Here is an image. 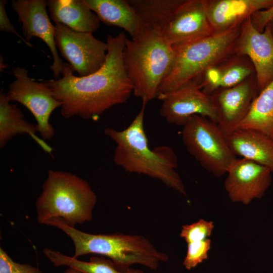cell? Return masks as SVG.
Masks as SVG:
<instances>
[{
  "label": "cell",
  "mask_w": 273,
  "mask_h": 273,
  "mask_svg": "<svg viewBox=\"0 0 273 273\" xmlns=\"http://www.w3.org/2000/svg\"><path fill=\"white\" fill-rule=\"evenodd\" d=\"M126 38L123 32L115 36L108 35L106 61L95 73L77 76L70 65L64 63L62 77L43 81L61 103L63 117L97 120L108 109L128 100L133 86L123 64Z\"/></svg>",
  "instance_id": "1"
},
{
  "label": "cell",
  "mask_w": 273,
  "mask_h": 273,
  "mask_svg": "<svg viewBox=\"0 0 273 273\" xmlns=\"http://www.w3.org/2000/svg\"><path fill=\"white\" fill-rule=\"evenodd\" d=\"M145 106L142 104L138 114L124 129L104 130L105 134L116 144L113 161L125 171L159 179L187 196L184 185L176 171L178 160L175 153L168 146L151 149L149 146L144 125Z\"/></svg>",
  "instance_id": "2"
},
{
  "label": "cell",
  "mask_w": 273,
  "mask_h": 273,
  "mask_svg": "<svg viewBox=\"0 0 273 273\" xmlns=\"http://www.w3.org/2000/svg\"><path fill=\"white\" fill-rule=\"evenodd\" d=\"M175 50L163 33L145 29L125 39L124 66L133 86V94L146 105L157 97L159 87L172 68Z\"/></svg>",
  "instance_id": "3"
},
{
  "label": "cell",
  "mask_w": 273,
  "mask_h": 273,
  "mask_svg": "<svg viewBox=\"0 0 273 273\" xmlns=\"http://www.w3.org/2000/svg\"><path fill=\"white\" fill-rule=\"evenodd\" d=\"M44 224L59 229L69 237L74 246L73 257L75 258L95 254L106 256L124 268L139 264L152 270L168 260L166 254L158 251L142 235L86 233L69 226L60 218L50 219Z\"/></svg>",
  "instance_id": "4"
},
{
  "label": "cell",
  "mask_w": 273,
  "mask_h": 273,
  "mask_svg": "<svg viewBox=\"0 0 273 273\" xmlns=\"http://www.w3.org/2000/svg\"><path fill=\"white\" fill-rule=\"evenodd\" d=\"M42 188L36 202L39 223L60 218L75 227L92 220L97 197L85 180L70 172L50 169Z\"/></svg>",
  "instance_id": "5"
},
{
  "label": "cell",
  "mask_w": 273,
  "mask_h": 273,
  "mask_svg": "<svg viewBox=\"0 0 273 273\" xmlns=\"http://www.w3.org/2000/svg\"><path fill=\"white\" fill-rule=\"evenodd\" d=\"M241 26L173 47L175 50L173 65L161 83L157 95L175 90L193 80L207 68L232 55Z\"/></svg>",
  "instance_id": "6"
},
{
  "label": "cell",
  "mask_w": 273,
  "mask_h": 273,
  "mask_svg": "<svg viewBox=\"0 0 273 273\" xmlns=\"http://www.w3.org/2000/svg\"><path fill=\"white\" fill-rule=\"evenodd\" d=\"M183 127L182 141L200 165L216 177L227 173L237 157L217 124L196 115Z\"/></svg>",
  "instance_id": "7"
},
{
  "label": "cell",
  "mask_w": 273,
  "mask_h": 273,
  "mask_svg": "<svg viewBox=\"0 0 273 273\" xmlns=\"http://www.w3.org/2000/svg\"><path fill=\"white\" fill-rule=\"evenodd\" d=\"M15 79L9 86L6 95L10 100L20 103L32 113L36 121L35 125L43 140H49L55 134L50 123L52 112L61 104L53 96L50 87L43 81H35L28 75V70L17 67L12 70Z\"/></svg>",
  "instance_id": "8"
},
{
  "label": "cell",
  "mask_w": 273,
  "mask_h": 273,
  "mask_svg": "<svg viewBox=\"0 0 273 273\" xmlns=\"http://www.w3.org/2000/svg\"><path fill=\"white\" fill-rule=\"evenodd\" d=\"M55 30L56 46L73 72L86 76L103 66L108 51L107 42L97 39L92 33L75 31L61 24H55Z\"/></svg>",
  "instance_id": "9"
},
{
  "label": "cell",
  "mask_w": 273,
  "mask_h": 273,
  "mask_svg": "<svg viewBox=\"0 0 273 273\" xmlns=\"http://www.w3.org/2000/svg\"><path fill=\"white\" fill-rule=\"evenodd\" d=\"M160 113L170 123L184 126L194 115L205 116L217 123L211 97L190 81L172 91L159 94Z\"/></svg>",
  "instance_id": "10"
},
{
  "label": "cell",
  "mask_w": 273,
  "mask_h": 273,
  "mask_svg": "<svg viewBox=\"0 0 273 273\" xmlns=\"http://www.w3.org/2000/svg\"><path fill=\"white\" fill-rule=\"evenodd\" d=\"M233 53L252 63L259 93L273 80V36L267 25L263 32L253 26L250 17L242 24Z\"/></svg>",
  "instance_id": "11"
},
{
  "label": "cell",
  "mask_w": 273,
  "mask_h": 273,
  "mask_svg": "<svg viewBox=\"0 0 273 273\" xmlns=\"http://www.w3.org/2000/svg\"><path fill=\"white\" fill-rule=\"evenodd\" d=\"M256 75L241 83L210 95L217 124L226 135L238 129L258 95Z\"/></svg>",
  "instance_id": "12"
},
{
  "label": "cell",
  "mask_w": 273,
  "mask_h": 273,
  "mask_svg": "<svg viewBox=\"0 0 273 273\" xmlns=\"http://www.w3.org/2000/svg\"><path fill=\"white\" fill-rule=\"evenodd\" d=\"M224 181L229 197L234 202L247 204L261 198L271 183V171L252 161L237 158L230 166Z\"/></svg>",
  "instance_id": "13"
},
{
  "label": "cell",
  "mask_w": 273,
  "mask_h": 273,
  "mask_svg": "<svg viewBox=\"0 0 273 273\" xmlns=\"http://www.w3.org/2000/svg\"><path fill=\"white\" fill-rule=\"evenodd\" d=\"M11 5L17 14L18 21L22 23L25 39L28 42L33 37H37L46 43L53 57L50 68L55 79L60 78L64 63L59 57L57 49L55 25L51 23L47 12V1H12Z\"/></svg>",
  "instance_id": "14"
},
{
  "label": "cell",
  "mask_w": 273,
  "mask_h": 273,
  "mask_svg": "<svg viewBox=\"0 0 273 273\" xmlns=\"http://www.w3.org/2000/svg\"><path fill=\"white\" fill-rule=\"evenodd\" d=\"M213 34L203 0H184L163 33L173 48Z\"/></svg>",
  "instance_id": "15"
},
{
  "label": "cell",
  "mask_w": 273,
  "mask_h": 273,
  "mask_svg": "<svg viewBox=\"0 0 273 273\" xmlns=\"http://www.w3.org/2000/svg\"><path fill=\"white\" fill-rule=\"evenodd\" d=\"M255 75L250 59L234 53L192 80L208 95L235 86Z\"/></svg>",
  "instance_id": "16"
},
{
  "label": "cell",
  "mask_w": 273,
  "mask_h": 273,
  "mask_svg": "<svg viewBox=\"0 0 273 273\" xmlns=\"http://www.w3.org/2000/svg\"><path fill=\"white\" fill-rule=\"evenodd\" d=\"M213 33L241 26L255 12L269 8L273 0H203Z\"/></svg>",
  "instance_id": "17"
},
{
  "label": "cell",
  "mask_w": 273,
  "mask_h": 273,
  "mask_svg": "<svg viewBox=\"0 0 273 273\" xmlns=\"http://www.w3.org/2000/svg\"><path fill=\"white\" fill-rule=\"evenodd\" d=\"M226 138L236 156L263 165L273 173V139L255 130L240 128Z\"/></svg>",
  "instance_id": "18"
},
{
  "label": "cell",
  "mask_w": 273,
  "mask_h": 273,
  "mask_svg": "<svg viewBox=\"0 0 273 273\" xmlns=\"http://www.w3.org/2000/svg\"><path fill=\"white\" fill-rule=\"evenodd\" d=\"M47 6L52 19L77 32L93 33L100 21L83 0H49Z\"/></svg>",
  "instance_id": "19"
},
{
  "label": "cell",
  "mask_w": 273,
  "mask_h": 273,
  "mask_svg": "<svg viewBox=\"0 0 273 273\" xmlns=\"http://www.w3.org/2000/svg\"><path fill=\"white\" fill-rule=\"evenodd\" d=\"M100 21L123 29L131 39L144 29L140 20L127 0H83Z\"/></svg>",
  "instance_id": "20"
},
{
  "label": "cell",
  "mask_w": 273,
  "mask_h": 273,
  "mask_svg": "<svg viewBox=\"0 0 273 273\" xmlns=\"http://www.w3.org/2000/svg\"><path fill=\"white\" fill-rule=\"evenodd\" d=\"M35 125L24 119L21 110L11 101L2 89L0 93V148L17 134H27L46 153L52 154L53 149L38 137Z\"/></svg>",
  "instance_id": "21"
},
{
  "label": "cell",
  "mask_w": 273,
  "mask_h": 273,
  "mask_svg": "<svg viewBox=\"0 0 273 273\" xmlns=\"http://www.w3.org/2000/svg\"><path fill=\"white\" fill-rule=\"evenodd\" d=\"M143 28L163 33L184 0H127Z\"/></svg>",
  "instance_id": "22"
},
{
  "label": "cell",
  "mask_w": 273,
  "mask_h": 273,
  "mask_svg": "<svg viewBox=\"0 0 273 273\" xmlns=\"http://www.w3.org/2000/svg\"><path fill=\"white\" fill-rule=\"evenodd\" d=\"M239 128L255 130L273 139V80L255 98Z\"/></svg>",
  "instance_id": "23"
},
{
  "label": "cell",
  "mask_w": 273,
  "mask_h": 273,
  "mask_svg": "<svg viewBox=\"0 0 273 273\" xmlns=\"http://www.w3.org/2000/svg\"><path fill=\"white\" fill-rule=\"evenodd\" d=\"M43 253L54 266H67L82 273H144L140 269L120 267L104 257L92 256L89 261H83L49 248L44 249Z\"/></svg>",
  "instance_id": "24"
},
{
  "label": "cell",
  "mask_w": 273,
  "mask_h": 273,
  "mask_svg": "<svg viewBox=\"0 0 273 273\" xmlns=\"http://www.w3.org/2000/svg\"><path fill=\"white\" fill-rule=\"evenodd\" d=\"M213 228L214 224L212 221L200 219L196 222L183 225L180 236L187 244L202 241L210 236Z\"/></svg>",
  "instance_id": "25"
},
{
  "label": "cell",
  "mask_w": 273,
  "mask_h": 273,
  "mask_svg": "<svg viewBox=\"0 0 273 273\" xmlns=\"http://www.w3.org/2000/svg\"><path fill=\"white\" fill-rule=\"evenodd\" d=\"M210 247L211 240L208 238L188 243L187 254L183 262L186 268L190 270L207 259Z\"/></svg>",
  "instance_id": "26"
},
{
  "label": "cell",
  "mask_w": 273,
  "mask_h": 273,
  "mask_svg": "<svg viewBox=\"0 0 273 273\" xmlns=\"http://www.w3.org/2000/svg\"><path fill=\"white\" fill-rule=\"evenodd\" d=\"M0 273H42L37 267L15 262L0 248Z\"/></svg>",
  "instance_id": "27"
},
{
  "label": "cell",
  "mask_w": 273,
  "mask_h": 273,
  "mask_svg": "<svg viewBox=\"0 0 273 273\" xmlns=\"http://www.w3.org/2000/svg\"><path fill=\"white\" fill-rule=\"evenodd\" d=\"M273 19V5L269 8L258 10L250 16L254 28L259 32H263L267 25Z\"/></svg>",
  "instance_id": "28"
},
{
  "label": "cell",
  "mask_w": 273,
  "mask_h": 273,
  "mask_svg": "<svg viewBox=\"0 0 273 273\" xmlns=\"http://www.w3.org/2000/svg\"><path fill=\"white\" fill-rule=\"evenodd\" d=\"M7 2L4 0L0 1V30L2 31H6L9 33H13L16 34L19 37L23 42L29 47H33V46L27 41L24 39L17 32L14 26L12 24L10 20L7 15L5 5Z\"/></svg>",
  "instance_id": "29"
},
{
  "label": "cell",
  "mask_w": 273,
  "mask_h": 273,
  "mask_svg": "<svg viewBox=\"0 0 273 273\" xmlns=\"http://www.w3.org/2000/svg\"><path fill=\"white\" fill-rule=\"evenodd\" d=\"M64 273H82V272L76 269L68 267L67 269L65 270Z\"/></svg>",
  "instance_id": "30"
},
{
  "label": "cell",
  "mask_w": 273,
  "mask_h": 273,
  "mask_svg": "<svg viewBox=\"0 0 273 273\" xmlns=\"http://www.w3.org/2000/svg\"><path fill=\"white\" fill-rule=\"evenodd\" d=\"M269 29L270 31V32L272 34V36H273V19L271 20V21L268 24Z\"/></svg>",
  "instance_id": "31"
}]
</instances>
